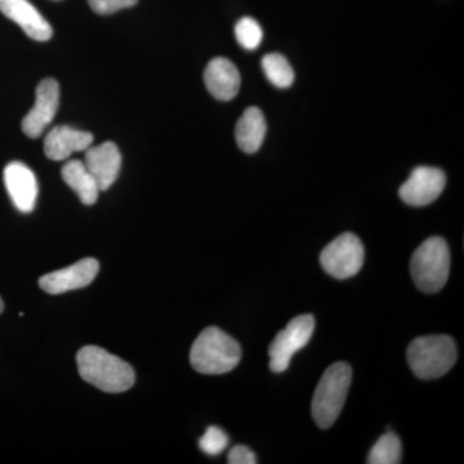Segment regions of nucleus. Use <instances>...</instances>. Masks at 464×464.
Wrapping results in <instances>:
<instances>
[{"label":"nucleus","instance_id":"6ab92c4d","mask_svg":"<svg viewBox=\"0 0 464 464\" xmlns=\"http://www.w3.org/2000/svg\"><path fill=\"white\" fill-rule=\"evenodd\" d=\"M401 441L393 432L384 433L369 453V464L401 463Z\"/></svg>","mask_w":464,"mask_h":464},{"label":"nucleus","instance_id":"f3484780","mask_svg":"<svg viewBox=\"0 0 464 464\" xmlns=\"http://www.w3.org/2000/svg\"><path fill=\"white\" fill-rule=\"evenodd\" d=\"M63 179L76 192L85 206H93L99 199L100 188L83 161L70 160L63 168Z\"/></svg>","mask_w":464,"mask_h":464},{"label":"nucleus","instance_id":"1a4fd4ad","mask_svg":"<svg viewBox=\"0 0 464 464\" xmlns=\"http://www.w3.org/2000/svg\"><path fill=\"white\" fill-rule=\"evenodd\" d=\"M447 185V176L432 167L415 168L408 181L400 188V198L409 206L424 207L438 199Z\"/></svg>","mask_w":464,"mask_h":464},{"label":"nucleus","instance_id":"dca6fc26","mask_svg":"<svg viewBox=\"0 0 464 464\" xmlns=\"http://www.w3.org/2000/svg\"><path fill=\"white\" fill-rule=\"evenodd\" d=\"M266 130L267 124L264 112L256 106L246 109L235 130L237 146L246 154H255L264 143Z\"/></svg>","mask_w":464,"mask_h":464},{"label":"nucleus","instance_id":"5701e85b","mask_svg":"<svg viewBox=\"0 0 464 464\" xmlns=\"http://www.w3.org/2000/svg\"><path fill=\"white\" fill-rule=\"evenodd\" d=\"M227 462L230 464H256L257 459H256L255 453L249 448L244 447V445H237L228 453Z\"/></svg>","mask_w":464,"mask_h":464},{"label":"nucleus","instance_id":"39448f33","mask_svg":"<svg viewBox=\"0 0 464 464\" xmlns=\"http://www.w3.org/2000/svg\"><path fill=\"white\" fill-rule=\"evenodd\" d=\"M411 273L415 286L423 293L432 295L444 288L450 273V252L447 241L439 237L424 241L413 253Z\"/></svg>","mask_w":464,"mask_h":464},{"label":"nucleus","instance_id":"393cba45","mask_svg":"<svg viewBox=\"0 0 464 464\" xmlns=\"http://www.w3.org/2000/svg\"><path fill=\"white\" fill-rule=\"evenodd\" d=\"M56 2H60V0H56Z\"/></svg>","mask_w":464,"mask_h":464},{"label":"nucleus","instance_id":"9b49d317","mask_svg":"<svg viewBox=\"0 0 464 464\" xmlns=\"http://www.w3.org/2000/svg\"><path fill=\"white\" fill-rule=\"evenodd\" d=\"M5 185L12 203L20 212L30 213L38 199V181L35 174L21 161H12L5 168Z\"/></svg>","mask_w":464,"mask_h":464},{"label":"nucleus","instance_id":"4be33fe9","mask_svg":"<svg viewBox=\"0 0 464 464\" xmlns=\"http://www.w3.org/2000/svg\"><path fill=\"white\" fill-rule=\"evenodd\" d=\"M92 11L99 14H111L121 9L130 8L139 3V0H88Z\"/></svg>","mask_w":464,"mask_h":464},{"label":"nucleus","instance_id":"20e7f679","mask_svg":"<svg viewBox=\"0 0 464 464\" xmlns=\"http://www.w3.org/2000/svg\"><path fill=\"white\" fill-rule=\"evenodd\" d=\"M353 381V369L346 362H335L326 369L314 393V420L320 429H331L340 417Z\"/></svg>","mask_w":464,"mask_h":464},{"label":"nucleus","instance_id":"4468645a","mask_svg":"<svg viewBox=\"0 0 464 464\" xmlns=\"http://www.w3.org/2000/svg\"><path fill=\"white\" fill-rule=\"evenodd\" d=\"M93 143V134L69 125L52 128L44 140V154L54 161L66 160L74 152L85 151Z\"/></svg>","mask_w":464,"mask_h":464},{"label":"nucleus","instance_id":"f8f14e48","mask_svg":"<svg viewBox=\"0 0 464 464\" xmlns=\"http://www.w3.org/2000/svg\"><path fill=\"white\" fill-rule=\"evenodd\" d=\"M0 12L16 23L29 38L36 42H48L53 29L29 0H0Z\"/></svg>","mask_w":464,"mask_h":464},{"label":"nucleus","instance_id":"0eeeda50","mask_svg":"<svg viewBox=\"0 0 464 464\" xmlns=\"http://www.w3.org/2000/svg\"><path fill=\"white\" fill-rule=\"evenodd\" d=\"M314 331L315 319L313 315H299L290 320L286 328L277 333L268 348L271 371L274 373L285 372L295 353L310 342Z\"/></svg>","mask_w":464,"mask_h":464},{"label":"nucleus","instance_id":"9d476101","mask_svg":"<svg viewBox=\"0 0 464 464\" xmlns=\"http://www.w3.org/2000/svg\"><path fill=\"white\" fill-rule=\"evenodd\" d=\"M99 271L100 264L96 259L84 258L63 270L44 275L39 280V285L48 295H63L90 285Z\"/></svg>","mask_w":464,"mask_h":464},{"label":"nucleus","instance_id":"f03ea898","mask_svg":"<svg viewBox=\"0 0 464 464\" xmlns=\"http://www.w3.org/2000/svg\"><path fill=\"white\" fill-rule=\"evenodd\" d=\"M240 359V344L216 326L204 329L191 347L190 362L200 374L228 373L237 368Z\"/></svg>","mask_w":464,"mask_h":464},{"label":"nucleus","instance_id":"423d86ee","mask_svg":"<svg viewBox=\"0 0 464 464\" xmlns=\"http://www.w3.org/2000/svg\"><path fill=\"white\" fill-rule=\"evenodd\" d=\"M364 258L362 240L351 232H344L323 249L320 264L331 276L344 280L362 270Z\"/></svg>","mask_w":464,"mask_h":464},{"label":"nucleus","instance_id":"6e6552de","mask_svg":"<svg viewBox=\"0 0 464 464\" xmlns=\"http://www.w3.org/2000/svg\"><path fill=\"white\" fill-rule=\"evenodd\" d=\"M60 106V84L47 78L36 87L35 103L21 123L23 132L29 139H39L52 123Z\"/></svg>","mask_w":464,"mask_h":464},{"label":"nucleus","instance_id":"a211bd4d","mask_svg":"<svg viewBox=\"0 0 464 464\" xmlns=\"http://www.w3.org/2000/svg\"><path fill=\"white\" fill-rule=\"evenodd\" d=\"M262 70L266 78L277 88H288L295 82V72L283 54L268 53L262 58Z\"/></svg>","mask_w":464,"mask_h":464},{"label":"nucleus","instance_id":"f257e3e1","mask_svg":"<svg viewBox=\"0 0 464 464\" xmlns=\"http://www.w3.org/2000/svg\"><path fill=\"white\" fill-rule=\"evenodd\" d=\"M79 374L88 383L109 393L128 391L136 381L132 366L97 346H85L76 356Z\"/></svg>","mask_w":464,"mask_h":464},{"label":"nucleus","instance_id":"412c9836","mask_svg":"<svg viewBox=\"0 0 464 464\" xmlns=\"http://www.w3.org/2000/svg\"><path fill=\"white\" fill-rule=\"evenodd\" d=\"M228 445V438L224 430L209 427L199 440V447L208 456L216 457L221 454Z\"/></svg>","mask_w":464,"mask_h":464},{"label":"nucleus","instance_id":"7ed1b4c3","mask_svg":"<svg viewBox=\"0 0 464 464\" xmlns=\"http://www.w3.org/2000/svg\"><path fill=\"white\" fill-rule=\"evenodd\" d=\"M458 357L457 344L449 335H424L415 338L406 359L411 372L420 380H436L447 374Z\"/></svg>","mask_w":464,"mask_h":464},{"label":"nucleus","instance_id":"2eb2a0df","mask_svg":"<svg viewBox=\"0 0 464 464\" xmlns=\"http://www.w3.org/2000/svg\"><path fill=\"white\" fill-rule=\"evenodd\" d=\"M204 83L208 92L215 99L230 101L239 93L241 84L239 70L227 58H213L204 72Z\"/></svg>","mask_w":464,"mask_h":464},{"label":"nucleus","instance_id":"b1692460","mask_svg":"<svg viewBox=\"0 0 464 464\" xmlns=\"http://www.w3.org/2000/svg\"><path fill=\"white\" fill-rule=\"evenodd\" d=\"M3 310H5V304H3V301L0 299V314L3 313Z\"/></svg>","mask_w":464,"mask_h":464},{"label":"nucleus","instance_id":"ddd939ff","mask_svg":"<svg viewBox=\"0 0 464 464\" xmlns=\"http://www.w3.org/2000/svg\"><path fill=\"white\" fill-rule=\"evenodd\" d=\"M83 163L96 179L100 191L114 185L121 168V154L114 142H103L85 150Z\"/></svg>","mask_w":464,"mask_h":464},{"label":"nucleus","instance_id":"aec40b11","mask_svg":"<svg viewBox=\"0 0 464 464\" xmlns=\"http://www.w3.org/2000/svg\"><path fill=\"white\" fill-rule=\"evenodd\" d=\"M235 36L244 50L255 51L264 39V30L255 18L244 17L235 26Z\"/></svg>","mask_w":464,"mask_h":464}]
</instances>
